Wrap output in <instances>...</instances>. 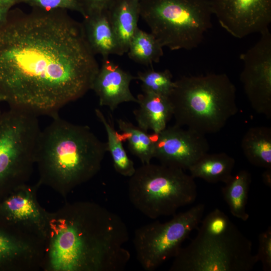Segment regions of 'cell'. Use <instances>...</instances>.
<instances>
[{
    "mask_svg": "<svg viewBox=\"0 0 271 271\" xmlns=\"http://www.w3.org/2000/svg\"></svg>",
    "mask_w": 271,
    "mask_h": 271,
    "instance_id": "d6a6232c",
    "label": "cell"
},
{
    "mask_svg": "<svg viewBox=\"0 0 271 271\" xmlns=\"http://www.w3.org/2000/svg\"><path fill=\"white\" fill-rule=\"evenodd\" d=\"M103 59L91 87L98 97L99 105L107 106L113 111L122 103H137V98L129 88L131 81L136 77L108 58Z\"/></svg>",
    "mask_w": 271,
    "mask_h": 271,
    "instance_id": "4fadbf2b",
    "label": "cell"
},
{
    "mask_svg": "<svg viewBox=\"0 0 271 271\" xmlns=\"http://www.w3.org/2000/svg\"><path fill=\"white\" fill-rule=\"evenodd\" d=\"M262 180L264 184L269 188L271 187V168L265 169L262 174Z\"/></svg>",
    "mask_w": 271,
    "mask_h": 271,
    "instance_id": "f1b7e54d",
    "label": "cell"
},
{
    "mask_svg": "<svg viewBox=\"0 0 271 271\" xmlns=\"http://www.w3.org/2000/svg\"><path fill=\"white\" fill-rule=\"evenodd\" d=\"M127 227L99 204L70 205L52 227L50 264L58 271H123L130 258Z\"/></svg>",
    "mask_w": 271,
    "mask_h": 271,
    "instance_id": "7a4b0ae2",
    "label": "cell"
},
{
    "mask_svg": "<svg viewBox=\"0 0 271 271\" xmlns=\"http://www.w3.org/2000/svg\"><path fill=\"white\" fill-rule=\"evenodd\" d=\"M129 178L130 202L150 219L173 215L180 208L194 203L197 196L194 179L179 168L144 164Z\"/></svg>",
    "mask_w": 271,
    "mask_h": 271,
    "instance_id": "8992f818",
    "label": "cell"
},
{
    "mask_svg": "<svg viewBox=\"0 0 271 271\" xmlns=\"http://www.w3.org/2000/svg\"><path fill=\"white\" fill-rule=\"evenodd\" d=\"M110 23L124 53L139 28L140 0H116L108 11Z\"/></svg>",
    "mask_w": 271,
    "mask_h": 271,
    "instance_id": "2e32d148",
    "label": "cell"
},
{
    "mask_svg": "<svg viewBox=\"0 0 271 271\" xmlns=\"http://www.w3.org/2000/svg\"><path fill=\"white\" fill-rule=\"evenodd\" d=\"M243 153L252 165L271 168V128L255 126L249 128L241 142Z\"/></svg>",
    "mask_w": 271,
    "mask_h": 271,
    "instance_id": "ac0fdd59",
    "label": "cell"
},
{
    "mask_svg": "<svg viewBox=\"0 0 271 271\" xmlns=\"http://www.w3.org/2000/svg\"><path fill=\"white\" fill-rule=\"evenodd\" d=\"M139 107L133 111L138 126L147 131L158 133L164 130L173 116V109L169 97L152 93L137 96Z\"/></svg>",
    "mask_w": 271,
    "mask_h": 271,
    "instance_id": "9a60e30c",
    "label": "cell"
},
{
    "mask_svg": "<svg viewBox=\"0 0 271 271\" xmlns=\"http://www.w3.org/2000/svg\"><path fill=\"white\" fill-rule=\"evenodd\" d=\"M95 112L105 129L107 152L110 154L115 170L123 176L130 177L136 168L124 148L119 133L115 130L113 123L106 119L99 109H95Z\"/></svg>",
    "mask_w": 271,
    "mask_h": 271,
    "instance_id": "7402d4cb",
    "label": "cell"
},
{
    "mask_svg": "<svg viewBox=\"0 0 271 271\" xmlns=\"http://www.w3.org/2000/svg\"><path fill=\"white\" fill-rule=\"evenodd\" d=\"M117 123L121 131L119 136L122 141H127L130 153L142 164L151 163L154 158V144L152 134L122 119H118Z\"/></svg>",
    "mask_w": 271,
    "mask_h": 271,
    "instance_id": "ffe728a7",
    "label": "cell"
},
{
    "mask_svg": "<svg viewBox=\"0 0 271 271\" xmlns=\"http://www.w3.org/2000/svg\"><path fill=\"white\" fill-rule=\"evenodd\" d=\"M154 158L160 164L188 170L210 149L205 135L175 124L151 134Z\"/></svg>",
    "mask_w": 271,
    "mask_h": 271,
    "instance_id": "7c38bea8",
    "label": "cell"
},
{
    "mask_svg": "<svg viewBox=\"0 0 271 271\" xmlns=\"http://www.w3.org/2000/svg\"><path fill=\"white\" fill-rule=\"evenodd\" d=\"M82 23L86 40L92 52L103 58L124 54L109 21L108 11L83 18Z\"/></svg>",
    "mask_w": 271,
    "mask_h": 271,
    "instance_id": "5bb4252c",
    "label": "cell"
},
{
    "mask_svg": "<svg viewBox=\"0 0 271 271\" xmlns=\"http://www.w3.org/2000/svg\"><path fill=\"white\" fill-rule=\"evenodd\" d=\"M40 131L35 115L12 108L0 112V182L27 177L35 163Z\"/></svg>",
    "mask_w": 271,
    "mask_h": 271,
    "instance_id": "9c48e42d",
    "label": "cell"
},
{
    "mask_svg": "<svg viewBox=\"0 0 271 271\" xmlns=\"http://www.w3.org/2000/svg\"><path fill=\"white\" fill-rule=\"evenodd\" d=\"M205 210V205L199 203L176 213L168 221H157L137 229L133 244L137 259L142 267L147 271H153L174 258L184 241L199 225Z\"/></svg>",
    "mask_w": 271,
    "mask_h": 271,
    "instance_id": "ba28073f",
    "label": "cell"
},
{
    "mask_svg": "<svg viewBox=\"0 0 271 271\" xmlns=\"http://www.w3.org/2000/svg\"><path fill=\"white\" fill-rule=\"evenodd\" d=\"M140 17L162 46L190 50L211 27L209 0H140Z\"/></svg>",
    "mask_w": 271,
    "mask_h": 271,
    "instance_id": "52a82bcc",
    "label": "cell"
},
{
    "mask_svg": "<svg viewBox=\"0 0 271 271\" xmlns=\"http://www.w3.org/2000/svg\"><path fill=\"white\" fill-rule=\"evenodd\" d=\"M41 130L35 163L41 181L64 191L88 181L100 170L107 152L87 125L71 123L54 115Z\"/></svg>",
    "mask_w": 271,
    "mask_h": 271,
    "instance_id": "3957f363",
    "label": "cell"
},
{
    "mask_svg": "<svg viewBox=\"0 0 271 271\" xmlns=\"http://www.w3.org/2000/svg\"><path fill=\"white\" fill-rule=\"evenodd\" d=\"M99 68L67 10L10 9L0 25V94L10 108L53 117L91 90Z\"/></svg>",
    "mask_w": 271,
    "mask_h": 271,
    "instance_id": "6da1fadb",
    "label": "cell"
},
{
    "mask_svg": "<svg viewBox=\"0 0 271 271\" xmlns=\"http://www.w3.org/2000/svg\"><path fill=\"white\" fill-rule=\"evenodd\" d=\"M10 10L0 6V25L6 20Z\"/></svg>",
    "mask_w": 271,
    "mask_h": 271,
    "instance_id": "4dcf8cb0",
    "label": "cell"
},
{
    "mask_svg": "<svg viewBox=\"0 0 271 271\" xmlns=\"http://www.w3.org/2000/svg\"><path fill=\"white\" fill-rule=\"evenodd\" d=\"M236 88L225 73L183 76L169 96L176 124L205 135L219 131L238 111Z\"/></svg>",
    "mask_w": 271,
    "mask_h": 271,
    "instance_id": "5b68a950",
    "label": "cell"
},
{
    "mask_svg": "<svg viewBox=\"0 0 271 271\" xmlns=\"http://www.w3.org/2000/svg\"><path fill=\"white\" fill-rule=\"evenodd\" d=\"M2 102H5V99H4V98L3 97V96L0 94V104ZM1 112V110H0V112Z\"/></svg>",
    "mask_w": 271,
    "mask_h": 271,
    "instance_id": "1f68e13d",
    "label": "cell"
},
{
    "mask_svg": "<svg viewBox=\"0 0 271 271\" xmlns=\"http://www.w3.org/2000/svg\"><path fill=\"white\" fill-rule=\"evenodd\" d=\"M136 79L141 82V87L144 93L169 97L175 86L173 75L168 69L156 71L152 69L139 71Z\"/></svg>",
    "mask_w": 271,
    "mask_h": 271,
    "instance_id": "603a6c76",
    "label": "cell"
},
{
    "mask_svg": "<svg viewBox=\"0 0 271 271\" xmlns=\"http://www.w3.org/2000/svg\"><path fill=\"white\" fill-rule=\"evenodd\" d=\"M116 0H79L83 18L107 11Z\"/></svg>",
    "mask_w": 271,
    "mask_h": 271,
    "instance_id": "4316f807",
    "label": "cell"
},
{
    "mask_svg": "<svg viewBox=\"0 0 271 271\" xmlns=\"http://www.w3.org/2000/svg\"><path fill=\"white\" fill-rule=\"evenodd\" d=\"M19 250L17 244L0 233V258L12 255Z\"/></svg>",
    "mask_w": 271,
    "mask_h": 271,
    "instance_id": "83f0119b",
    "label": "cell"
},
{
    "mask_svg": "<svg viewBox=\"0 0 271 271\" xmlns=\"http://www.w3.org/2000/svg\"><path fill=\"white\" fill-rule=\"evenodd\" d=\"M258 247L255 254L257 262L261 263L263 270H271V227L260 233L258 237Z\"/></svg>",
    "mask_w": 271,
    "mask_h": 271,
    "instance_id": "484cf974",
    "label": "cell"
},
{
    "mask_svg": "<svg viewBox=\"0 0 271 271\" xmlns=\"http://www.w3.org/2000/svg\"><path fill=\"white\" fill-rule=\"evenodd\" d=\"M22 3H23V0H0V6L11 9L14 6Z\"/></svg>",
    "mask_w": 271,
    "mask_h": 271,
    "instance_id": "f546056e",
    "label": "cell"
},
{
    "mask_svg": "<svg viewBox=\"0 0 271 271\" xmlns=\"http://www.w3.org/2000/svg\"><path fill=\"white\" fill-rule=\"evenodd\" d=\"M163 47L150 33L139 28L131 39L126 53L134 62L146 66L158 63L163 56Z\"/></svg>",
    "mask_w": 271,
    "mask_h": 271,
    "instance_id": "44dd1931",
    "label": "cell"
},
{
    "mask_svg": "<svg viewBox=\"0 0 271 271\" xmlns=\"http://www.w3.org/2000/svg\"><path fill=\"white\" fill-rule=\"evenodd\" d=\"M212 14L220 26L235 38L269 29L271 0H209Z\"/></svg>",
    "mask_w": 271,
    "mask_h": 271,
    "instance_id": "8fae6325",
    "label": "cell"
},
{
    "mask_svg": "<svg viewBox=\"0 0 271 271\" xmlns=\"http://www.w3.org/2000/svg\"><path fill=\"white\" fill-rule=\"evenodd\" d=\"M194 238L173 258L170 271H250L257 262L251 241L216 208L196 229Z\"/></svg>",
    "mask_w": 271,
    "mask_h": 271,
    "instance_id": "277c9868",
    "label": "cell"
},
{
    "mask_svg": "<svg viewBox=\"0 0 271 271\" xmlns=\"http://www.w3.org/2000/svg\"><path fill=\"white\" fill-rule=\"evenodd\" d=\"M6 209L15 219L35 220L39 216V210L32 199L20 194L10 197L6 202Z\"/></svg>",
    "mask_w": 271,
    "mask_h": 271,
    "instance_id": "cb8c5ba5",
    "label": "cell"
},
{
    "mask_svg": "<svg viewBox=\"0 0 271 271\" xmlns=\"http://www.w3.org/2000/svg\"><path fill=\"white\" fill-rule=\"evenodd\" d=\"M251 183L250 172L241 170L232 175L221 189L223 197L232 215L243 221L249 217L246 205Z\"/></svg>",
    "mask_w": 271,
    "mask_h": 271,
    "instance_id": "d6986e66",
    "label": "cell"
},
{
    "mask_svg": "<svg viewBox=\"0 0 271 271\" xmlns=\"http://www.w3.org/2000/svg\"><path fill=\"white\" fill-rule=\"evenodd\" d=\"M23 3L32 8L45 10H69L82 14L79 0H23Z\"/></svg>",
    "mask_w": 271,
    "mask_h": 271,
    "instance_id": "d4e9b609",
    "label": "cell"
},
{
    "mask_svg": "<svg viewBox=\"0 0 271 271\" xmlns=\"http://www.w3.org/2000/svg\"><path fill=\"white\" fill-rule=\"evenodd\" d=\"M235 160L225 153L205 154L189 169L194 178L210 183H225L232 175Z\"/></svg>",
    "mask_w": 271,
    "mask_h": 271,
    "instance_id": "e0dca14e",
    "label": "cell"
},
{
    "mask_svg": "<svg viewBox=\"0 0 271 271\" xmlns=\"http://www.w3.org/2000/svg\"><path fill=\"white\" fill-rule=\"evenodd\" d=\"M258 41L240 54L243 69L240 75L245 94L252 108L271 117V34L260 33Z\"/></svg>",
    "mask_w": 271,
    "mask_h": 271,
    "instance_id": "30bf717a",
    "label": "cell"
}]
</instances>
